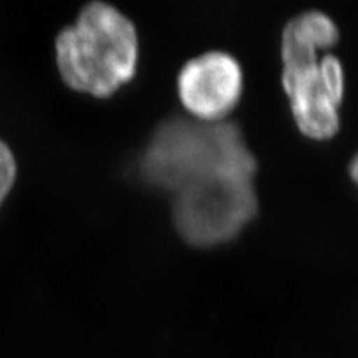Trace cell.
<instances>
[{
	"label": "cell",
	"instance_id": "cell-1",
	"mask_svg": "<svg viewBox=\"0 0 358 358\" xmlns=\"http://www.w3.org/2000/svg\"><path fill=\"white\" fill-rule=\"evenodd\" d=\"M145 182L176 193L220 173L255 175L257 160L230 121L169 118L155 129L139 159Z\"/></svg>",
	"mask_w": 358,
	"mask_h": 358
},
{
	"label": "cell",
	"instance_id": "cell-2",
	"mask_svg": "<svg viewBox=\"0 0 358 358\" xmlns=\"http://www.w3.org/2000/svg\"><path fill=\"white\" fill-rule=\"evenodd\" d=\"M138 33L118 9L103 2L88 3L76 22L55 41L63 81L76 92L109 97L136 72Z\"/></svg>",
	"mask_w": 358,
	"mask_h": 358
},
{
	"label": "cell",
	"instance_id": "cell-3",
	"mask_svg": "<svg viewBox=\"0 0 358 358\" xmlns=\"http://www.w3.org/2000/svg\"><path fill=\"white\" fill-rule=\"evenodd\" d=\"M173 222L192 245L214 246L234 239L259 209L254 175L220 173L178 189Z\"/></svg>",
	"mask_w": 358,
	"mask_h": 358
},
{
	"label": "cell",
	"instance_id": "cell-4",
	"mask_svg": "<svg viewBox=\"0 0 358 358\" xmlns=\"http://www.w3.org/2000/svg\"><path fill=\"white\" fill-rule=\"evenodd\" d=\"M281 84L297 129L315 141L333 138L341 129L345 69L334 54L282 64Z\"/></svg>",
	"mask_w": 358,
	"mask_h": 358
},
{
	"label": "cell",
	"instance_id": "cell-5",
	"mask_svg": "<svg viewBox=\"0 0 358 358\" xmlns=\"http://www.w3.org/2000/svg\"><path fill=\"white\" fill-rule=\"evenodd\" d=\"M243 93L239 60L226 51H208L188 60L178 75V94L184 108L201 121H222Z\"/></svg>",
	"mask_w": 358,
	"mask_h": 358
},
{
	"label": "cell",
	"instance_id": "cell-6",
	"mask_svg": "<svg viewBox=\"0 0 358 358\" xmlns=\"http://www.w3.org/2000/svg\"><path fill=\"white\" fill-rule=\"evenodd\" d=\"M334 20L321 10H305L291 18L281 36L282 64L320 57L339 41Z\"/></svg>",
	"mask_w": 358,
	"mask_h": 358
},
{
	"label": "cell",
	"instance_id": "cell-7",
	"mask_svg": "<svg viewBox=\"0 0 358 358\" xmlns=\"http://www.w3.org/2000/svg\"><path fill=\"white\" fill-rule=\"evenodd\" d=\"M17 175V164L13 155V151L9 150L5 142L0 141V205L3 199L10 192L14 185Z\"/></svg>",
	"mask_w": 358,
	"mask_h": 358
},
{
	"label": "cell",
	"instance_id": "cell-8",
	"mask_svg": "<svg viewBox=\"0 0 358 358\" xmlns=\"http://www.w3.org/2000/svg\"><path fill=\"white\" fill-rule=\"evenodd\" d=\"M348 171H350V176H351V179H352V182L358 187V151H357L355 155L352 157V160L350 162Z\"/></svg>",
	"mask_w": 358,
	"mask_h": 358
}]
</instances>
